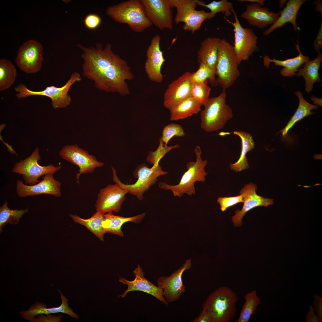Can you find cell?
<instances>
[{
    "label": "cell",
    "mask_w": 322,
    "mask_h": 322,
    "mask_svg": "<svg viewBox=\"0 0 322 322\" xmlns=\"http://www.w3.org/2000/svg\"><path fill=\"white\" fill-rule=\"evenodd\" d=\"M191 266V259L186 260L179 269L168 276H161L157 278V286L163 290V295L169 303L178 300L186 290L182 281L184 272Z\"/></svg>",
    "instance_id": "14"
},
{
    "label": "cell",
    "mask_w": 322,
    "mask_h": 322,
    "mask_svg": "<svg viewBox=\"0 0 322 322\" xmlns=\"http://www.w3.org/2000/svg\"><path fill=\"white\" fill-rule=\"evenodd\" d=\"M185 134L184 130L181 125L172 123L164 127L161 138L165 145L167 146L168 142L173 137H182Z\"/></svg>",
    "instance_id": "40"
},
{
    "label": "cell",
    "mask_w": 322,
    "mask_h": 322,
    "mask_svg": "<svg viewBox=\"0 0 322 322\" xmlns=\"http://www.w3.org/2000/svg\"><path fill=\"white\" fill-rule=\"evenodd\" d=\"M145 215V213L144 212L132 217H125L115 216L112 213H108L104 215V219L102 222V226L105 233H111L123 236L121 228L124 223L131 222L139 223Z\"/></svg>",
    "instance_id": "28"
},
{
    "label": "cell",
    "mask_w": 322,
    "mask_h": 322,
    "mask_svg": "<svg viewBox=\"0 0 322 322\" xmlns=\"http://www.w3.org/2000/svg\"><path fill=\"white\" fill-rule=\"evenodd\" d=\"M295 94L299 99L298 106L287 125L279 132L282 133L284 137L287 135L288 131L296 122L313 114L311 112V110L313 109L316 110L318 107V106L311 104L306 101L303 98V95L300 91H297L295 92Z\"/></svg>",
    "instance_id": "31"
},
{
    "label": "cell",
    "mask_w": 322,
    "mask_h": 322,
    "mask_svg": "<svg viewBox=\"0 0 322 322\" xmlns=\"http://www.w3.org/2000/svg\"><path fill=\"white\" fill-rule=\"evenodd\" d=\"M179 145L176 144L173 146H166L164 144L161 138L159 139V144L157 149L154 151H150L146 160L153 165H157L159 164L160 160L165 155L172 149L179 148Z\"/></svg>",
    "instance_id": "39"
},
{
    "label": "cell",
    "mask_w": 322,
    "mask_h": 322,
    "mask_svg": "<svg viewBox=\"0 0 322 322\" xmlns=\"http://www.w3.org/2000/svg\"><path fill=\"white\" fill-rule=\"evenodd\" d=\"M256 185L252 183L245 185L240 190V194L243 195L244 205L241 210H237L235 214L232 217L233 222L236 227H240L242 224V218L248 211L256 207H267L273 203V200L265 198L257 194Z\"/></svg>",
    "instance_id": "20"
},
{
    "label": "cell",
    "mask_w": 322,
    "mask_h": 322,
    "mask_svg": "<svg viewBox=\"0 0 322 322\" xmlns=\"http://www.w3.org/2000/svg\"><path fill=\"white\" fill-rule=\"evenodd\" d=\"M146 16L152 24L159 29L172 30V8L168 0H141Z\"/></svg>",
    "instance_id": "15"
},
{
    "label": "cell",
    "mask_w": 322,
    "mask_h": 322,
    "mask_svg": "<svg viewBox=\"0 0 322 322\" xmlns=\"http://www.w3.org/2000/svg\"><path fill=\"white\" fill-rule=\"evenodd\" d=\"M235 21L232 22L225 19L233 27L234 34V49L239 65L243 61L248 60L259 48L257 45L258 38L252 29L244 28L241 24L236 13L234 12Z\"/></svg>",
    "instance_id": "11"
},
{
    "label": "cell",
    "mask_w": 322,
    "mask_h": 322,
    "mask_svg": "<svg viewBox=\"0 0 322 322\" xmlns=\"http://www.w3.org/2000/svg\"><path fill=\"white\" fill-rule=\"evenodd\" d=\"M46 316L41 314L39 315L37 317L35 318L32 322H60L61 321L62 315H59L58 316H52L50 314L46 315Z\"/></svg>",
    "instance_id": "43"
},
{
    "label": "cell",
    "mask_w": 322,
    "mask_h": 322,
    "mask_svg": "<svg viewBox=\"0 0 322 322\" xmlns=\"http://www.w3.org/2000/svg\"><path fill=\"white\" fill-rule=\"evenodd\" d=\"M313 47L315 50L318 52H320V50L322 47V22L318 34L314 41Z\"/></svg>",
    "instance_id": "46"
},
{
    "label": "cell",
    "mask_w": 322,
    "mask_h": 322,
    "mask_svg": "<svg viewBox=\"0 0 322 322\" xmlns=\"http://www.w3.org/2000/svg\"><path fill=\"white\" fill-rule=\"evenodd\" d=\"M77 46L82 51L83 75L92 80L96 88L121 96L130 94L126 80H132L134 75L126 61L113 52L110 44L104 47L101 43L95 47Z\"/></svg>",
    "instance_id": "1"
},
{
    "label": "cell",
    "mask_w": 322,
    "mask_h": 322,
    "mask_svg": "<svg viewBox=\"0 0 322 322\" xmlns=\"http://www.w3.org/2000/svg\"><path fill=\"white\" fill-rule=\"evenodd\" d=\"M196 1L197 5L206 7L210 10L209 19L214 17L218 13L222 12L225 16L228 17L235 12L232 4L227 0L213 1L208 4L201 0Z\"/></svg>",
    "instance_id": "36"
},
{
    "label": "cell",
    "mask_w": 322,
    "mask_h": 322,
    "mask_svg": "<svg viewBox=\"0 0 322 322\" xmlns=\"http://www.w3.org/2000/svg\"><path fill=\"white\" fill-rule=\"evenodd\" d=\"M133 273L135 278L132 281L128 280L124 277H120L119 282L127 285V289L123 294L118 297L124 298L130 292L141 291L154 296L167 306L168 305L169 303L163 296L162 289L146 278L144 277L145 273L139 264L133 271Z\"/></svg>",
    "instance_id": "17"
},
{
    "label": "cell",
    "mask_w": 322,
    "mask_h": 322,
    "mask_svg": "<svg viewBox=\"0 0 322 322\" xmlns=\"http://www.w3.org/2000/svg\"><path fill=\"white\" fill-rule=\"evenodd\" d=\"M104 214L96 211L91 217L88 219H82L77 215L70 214L69 216L75 223L85 226L100 241H103L105 233L102 224L104 219Z\"/></svg>",
    "instance_id": "32"
},
{
    "label": "cell",
    "mask_w": 322,
    "mask_h": 322,
    "mask_svg": "<svg viewBox=\"0 0 322 322\" xmlns=\"http://www.w3.org/2000/svg\"><path fill=\"white\" fill-rule=\"evenodd\" d=\"M17 70L14 66L8 60H0V91L9 88L15 82Z\"/></svg>",
    "instance_id": "34"
},
{
    "label": "cell",
    "mask_w": 322,
    "mask_h": 322,
    "mask_svg": "<svg viewBox=\"0 0 322 322\" xmlns=\"http://www.w3.org/2000/svg\"><path fill=\"white\" fill-rule=\"evenodd\" d=\"M306 322H319L318 317L315 313L313 306L310 305L309 311L306 315Z\"/></svg>",
    "instance_id": "47"
},
{
    "label": "cell",
    "mask_w": 322,
    "mask_h": 322,
    "mask_svg": "<svg viewBox=\"0 0 322 322\" xmlns=\"http://www.w3.org/2000/svg\"><path fill=\"white\" fill-rule=\"evenodd\" d=\"M28 209L18 210L10 209L7 206V202L5 201L0 208V231H2V227L7 223L17 224L23 215L28 212Z\"/></svg>",
    "instance_id": "35"
},
{
    "label": "cell",
    "mask_w": 322,
    "mask_h": 322,
    "mask_svg": "<svg viewBox=\"0 0 322 322\" xmlns=\"http://www.w3.org/2000/svg\"><path fill=\"white\" fill-rule=\"evenodd\" d=\"M225 90L217 96L209 98L201 111V128L211 132L223 129L228 121L233 117L231 108L226 103Z\"/></svg>",
    "instance_id": "5"
},
{
    "label": "cell",
    "mask_w": 322,
    "mask_h": 322,
    "mask_svg": "<svg viewBox=\"0 0 322 322\" xmlns=\"http://www.w3.org/2000/svg\"><path fill=\"white\" fill-rule=\"evenodd\" d=\"M257 3H252L247 6L241 17L246 19L250 25L260 29L274 24L278 18L279 12H270L269 8Z\"/></svg>",
    "instance_id": "22"
},
{
    "label": "cell",
    "mask_w": 322,
    "mask_h": 322,
    "mask_svg": "<svg viewBox=\"0 0 322 322\" xmlns=\"http://www.w3.org/2000/svg\"><path fill=\"white\" fill-rule=\"evenodd\" d=\"M208 80L203 82H193L191 96L202 105H204L209 98L211 89L208 85Z\"/></svg>",
    "instance_id": "38"
},
{
    "label": "cell",
    "mask_w": 322,
    "mask_h": 322,
    "mask_svg": "<svg viewBox=\"0 0 322 322\" xmlns=\"http://www.w3.org/2000/svg\"><path fill=\"white\" fill-rule=\"evenodd\" d=\"M315 4H317L316 7V9L317 10L319 11V8H320V9L322 10V4L321 2L318 1H315Z\"/></svg>",
    "instance_id": "50"
},
{
    "label": "cell",
    "mask_w": 322,
    "mask_h": 322,
    "mask_svg": "<svg viewBox=\"0 0 322 322\" xmlns=\"http://www.w3.org/2000/svg\"><path fill=\"white\" fill-rule=\"evenodd\" d=\"M41 158L39 149L37 147L29 157L14 165L12 172L22 174L25 184L32 185L38 183V178L43 175L54 174L61 168V166L52 164L41 165L38 162Z\"/></svg>",
    "instance_id": "10"
},
{
    "label": "cell",
    "mask_w": 322,
    "mask_h": 322,
    "mask_svg": "<svg viewBox=\"0 0 322 322\" xmlns=\"http://www.w3.org/2000/svg\"><path fill=\"white\" fill-rule=\"evenodd\" d=\"M318 53V56L314 59L309 60L304 63L302 68L298 69V72L296 73L298 77H303L306 82L305 91L308 93L312 91L315 83L321 81L318 71L321 66L322 55L320 52Z\"/></svg>",
    "instance_id": "27"
},
{
    "label": "cell",
    "mask_w": 322,
    "mask_h": 322,
    "mask_svg": "<svg viewBox=\"0 0 322 322\" xmlns=\"http://www.w3.org/2000/svg\"><path fill=\"white\" fill-rule=\"evenodd\" d=\"M245 302L236 322H248L251 316L254 314L258 306L261 304L260 299L256 290L247 293L245 296Z\"/></svg>",
    "instance_id": "33"
},
{
    "label": "cell",
    "mask_w": 322,
    "mask_h": 322,
    "mask_svg": "<svg viewBox=\"0 0 322 322\" xmlns=\"http://www.w3.org/2000/svg\"><path fill=\"white\" fill-rule=\"evenodd\" d=\"M43 54L41 44L35 40H29L19 48L15 61L20 69L24 72L35 73L41 68Z\"/></svg>",
    "instance_id": "13"
},
{
    "label": "cell",
    "mask_w": 322,
    "mask_h": 322,
    "mask_svg": "<svg viewBox=\"0 0 322 322\" xmlns=\"http://www.w3.org/2000/svg\"><path fill=\"white\" fill-rule=\"evenodd\" d=\"M106 13L115 21L127 24L136 32H142L152 25L146 16L141 0H128L109 6Z\"/></svg>",
    "instance_id": "2"
},
{
    "label": "cell",
    "mask_w": 322,
    "mask_h": 322,
    "mask_svg": "<svg viewBox=\"0 0 322 322\" xmlns=\"http://www.w3.org/2000/svg\"><path fill=\"white\" fill-rule=\"evenodd\" d=\"M170 6L176 8L174 18L176 24L184 23L183 28L193 34L200 30L203 22L209 19L210 13L204 10H197L196 0H168Z\"/></svg>",
    "instance_id": "9"
},
{
    "label": "cell",
    "mask_w": 322,
    "mask_h": 322,
    "mask_svg": "<svg viewBox=\"0 0 322 322\" xmlns=\"http://www.w3.org/2000/svg\"><path fill=\"white\" fill-rule=\"evenodd\" d=\"M160 39L158 34L156 35L152 39L147 50V59L144 66L145 71L148 79L157 83H162L163 80L161 68L165 61L160 49Z\"/></svg>",
    "instance_id": "21"
},
{
    "label": "cell",
    "mask_w": 322,
    "mask_h": 322,
    "mask_svg": "<svg viewBox=\"0 0 322 322\" xmlns=\"http://www.w3.org/2000/svg\"><path fill=\"white\" fill-rule=\"evenodd\" d=\"M221 40L218 37H207L201 43L197 53L199 65L201 64L207 65L216 75L218 47Z\"/></svg>",
    "instance_id": "24"
},
{
    "label": "cell",
    "mask_w": 322,
    "mask_h": 322,
    "mask_svg": "<svg viewBox=\"0 0 322 322\" xmlns=\"http://www.w3.org/2000/svg\"><path fill=\"white\" fill-rule=\"evenodd\" d=\"M83 21L87 28L92 30L96 29L99 26L101 23V19L98 15L91 13L87 15Z\"/></svg>",
    "instance_id": "42"
},
{
    "label": "cell",
    "mask_w": 322,
    "mask_h": 322,
    "mask_svg": "<svg viewBox=\"0 0 322 322\" xmlns=\"http://www.w3.org/2000/svg\"><path fill=\"white\" fill-rule=\"evenodd\" d=\"M314 298L313 306L314 311L317 315L319 322H322V298L317 295L314 294Z\"/></svg>",
    "instance_id": "44"
},
{
    "label": "cell",
    "mask_w": 322,
    "mask_h": 322,
    "mask_svg": "<svg viewBox=\"0 0 322 322\" xmlns=\"http://www.w3.org/2000/svg\"><path fill=\"white\" fill-rule=\"evenodd\" d=\"M297 44H295L296 48L299 52V54L297 56L294 58L281 61L275 58L272 59L268 56L266 55L263 57L264 66L267 68H269L270 63L273 62L275 65L284 67L280 71L281 74L283 76L291 77L296 75V72L301 66L309 60L310 59L309 57L302 54L300 51L298 40L297 41Z\"/></svg>",
    "instance_id": "26"
},
{
    "label": "cell",
    "mask_w": 322,
    "mask_h": 322,
    "mask_svg": "<svg viewBox=\"0 0 322 322\" xmlns=\"http://www.w3.org/2000/svg\"><path fill=\"white\" fill-rule=\"evenodd\" d=\"M220 205V209L222 211H225L228 208L236 204L244 202V198L242 195L231 197H219L217 200Z\"/></svg>",
    "instance_id": "41"
},
{
    "label": "cell",
    "mask_w": 322,
    "mask_h": 322,
    "mask_svg": "<svg viewBox=\"0 0 322 322\" xmlns=\"http://www.w3.org/2000/svg\"><path fill=\"white\" fill-rule=\"evenodd\" d=\"M81 77L80 74L75 72L71 75L65 84L61 87L53 86H47L42 91H33L28 89L24 84L21 83L14 88L17 93L16 96L18 98H24L33 95H41L49 97L51 105L54 109L64 108L69 105L71 97L68 94L72 86L75 83L80 81Z\"/></svg>",
    "instance_id": "8"
},
{
    "label": "cell",
    "mask_w": 322,
    "mask_h": 322,
    "mask_svg": "<svg viewBox=\"0 0 322 322\" xmlns=\"http://www.w3.org/2000/svg\"><path fill=\"white\" fill-rule=\"evenodd\" d=\"M311 100L313 101V103L319 106H322V98H319L313 95L311 97Z\"/></svg>",
    "instance_id": "48"
},
{
    "label": "cell",
    "mask_w": 322,
    "mask_h": 322,
    "mask_svg": "<svg viewBox=\"0 0 322 322\" xmlns=\"http://www.w3.org/2000/svg\"><path fill=\"white\" fill-rule=\"evenodd\" d=\"M192 82H201L208 80L212 86L218 85L215 75L212 70L204 64H199L198 69L195 72L191 73Z\"/></svg>",
    "instance_id": "37"
},
{
    "label": "cell",
    "mask_w": 322,
    "mask_h": 322,
    "mask_svg": "<svg viewBox=\"0 0 322 322\" xmlns=\"http://www.w3.org/2000/svg\"><path fill=\"white\" fill-rule=\"evenodd\" d=\"M234 134L240 138L242 144V149L238 161L230 165V168L236 172H240L249 168V163L246 157L247 153L253 149L255 143L251 134L244 131H234Z\"/></svg>",
    "instance_id": "29"
},
{
    "label": "cell",
    "mask_w": 322,
    "mask_h": 322,
    "mask_svg": "<svg viewBox=\"0 0 322 322\" xmlns=\"http://www.w3.org/2000/svg\"><path fill=\"white\" fill-rule=\"evenodd\" d=\"M53 174H49L45 175L41 181L32 185L25 184L21 180H17L16 185L17 194L21 197L41 194L60 197L61 196V184L59 181L55 179Z\"/></svg>",
    "instance_id": "18"
},
{
    "label": "cell",
    "mask_w": 322,
    "mask_h": 322,
    "mask_svg": "<svg viewBox=\"0 0 322 322\" xmlns=\"http://www.w3.org/2000/svg\"><path fill=\"white\" fill-rule=\"evenodd\" d=\"M202 105L193 97L191 96L171 107V120L183 119L197 114L201 110Z\"/></svg>",
    "instance_id": "30"
},
{
    "label": "cell",
    "mask_w": 322,
    "mask_h": 322,
    "mask_svg": "<svg viewBox=\"0 0 322 322\" xmlns=\"http://www.w3.org/2000/svg\"><path fill=\"white\" fill-rule=\"evenodd\" d=\"M128 193L116 183L108 184L99 191L95 205L96 211L104 214L112 212L117 213Z\"/></svg>",
    "instance_id": "16"
},
{
    "label": "cell",
    "mask_w": 322,
    "mask_h": 322,
    "mask_svg": "<svg viewBox=\"0 0 322 322\" xmlns=\"http://www.w3.org/2000/svg\"><path fill=\"white\" fill-rule=\"evenodd\" d=\"M238 65L233 46L225 39H221L218 47L216 75L217 83L223 89L232 86L239 77Z\"/></svg>",
    "instance_id": "7"
},
{
    "label": "cell",
    "mask_w": 322,
    "mask_h": 322,
    "mask_svg": "<svg viewBox=\"0 0 322 322\" xmlns=\"http://www.w3.org/2000/svg\"><path fill=\"white\" fill-rule=\"evenodd\" d=\"M192 322H212L209 312L206 309L202 308L198 316L194 318Z\"/></svg>",
    "instance_id": "45"
},
{
    "label": "cell",
    "mask_w": 322,
    "mask_h": 322,
    "mask_svg": "<svg viewBox=\"0 0 322 322\" xmlns=\"http://www.w3.org/2000/svg\"><path fill=\"white\" fill-rule=\"evenodd\" d=\"M238 298L235 293L226 286L220 287L212 292L202 305L210 313L212 322H229L235 316Z\"/></svg>",
    "instance_id": "3"
},
{
    "label": "cell",
    "mask_w": 322,
    "mask_h": 322,
    "mask_svg": "<svg viewBox=\"0 0 322 322\" xmlns=\"http://www.w3.org/2000/svg\"><path fill=\"white\" fill-rule=\"evenodd\" d=\"M305 0H290L286 3V7L279 12L280 15L276 21L263 32L265 35L270 34L275 29L282 27L286 23L290 22L293 25L294 30L297 32L298 27L296 22L298 12Z\"/></svg>",
    "instance_id": "25"
},
{
    "label": "cell",
    "mask_w": 322,
    "mask_h": 322,
    "mask_svg": "<svg viewBox=\"0 0 322 322\" xmlns=\"http://www.w3.org/2000/svg\"><path fill=\"white\" fill-rule=\"evenodd\" d=\"M59 155L63 159L79 167L78 172L76 175L78 183L81 174L92 173L96 168L104 165L98 161L96 157L89 154L88 151L77 144L64 146L60 151Z\"/></svg>",
    "instance_id": "12"
},
{
    "label": "cell",
    "mask_w": 322,
    "mask_h": 322,
    "mask_svg": "<svg viewBox=\"0 0 322 322\" xmlns=\"http://www.w3.org/2000/svg\"><path fill=\"white\" fill-rule=\"evenodd\" d=\"M58 291L60 294L61 300V303L59 306L47 308L44 303L37 301L32 305L28 310L21 311L19 313L24 319L31 322L36 316L40 314L46 315L59 312L67 314L74 318H79L78 315L69 306L68 299L59 290Z\"/></svg>",
    "instance_id": "23"
},
{
    "label": "cell",
    "mask_w": 322,
    "mask_h": 322,
    "mask_svg": "<svg viewBox=\"0 0 322 322\" xmlns=\"http://www.w3.org/2000/svg\"><path fill=\"white\" fill-rule=\"evenodd\" d=\"M112 169L113 182L140 200L143 199L144 193L155 184L159 177L168 173L162 170L159 164L153 165L149 168L146 164L143 163L139 165L133 172L134 177L137 179L136 182L128 184L122 183L118 177L115 169L112 167Z\"/></svg>",
    "instance_id": "6"
},
{
    "label": "cell",
    "mask_w": 322,
    "mask_h": 322,
    "mask_svg": "<svg viewBox=\"0 0 322 322\" xmlns=\"http://www.w3.org/2000/svg\"><path fill=\"white\" fill-rule=\"evenodd\" d=\"M239 1H248L252 3H257L262 6L264 5L265 0H239Z\"/></svg>",
    "instance_id": "49"
},
{
    "label": "cell",
    "mask_w": 322,
    "mask_h": 322,
    "mask_svg": "<svg viewBox=\"0 0 322 322\" xmlns=\"http://www.w3.org/2000/svg\"><path fill=\"white\" fill-rule=\"evenodd\" d=\"M279 6L281 7L283 6L286 0H279Z\"/></svg>",
    "instance_id": "51"
},
{
    "label": "cell",
    "mask_w": 322,
    "mask_h": 322,
    "mask_svg": "<svg viewBox=\"0 0 322 322\" xmlns=\"http://www.w3.org/2000/svg\"><path fill=\"white\" fill-rule=\"evenodd\" d=\"M196 159L195 162L190 161L186 164L187 171L183 174L179 183L170 185L165 182L159 183L160 188L171 190L174 196L181 197L185 193L191 196L195 193L194 184L197 181L204 182L207 173L205 168L208 163L207 160L201 158L200 147L196 146L194 149Z\"/></svg>",
    "instance_id": "4"
},
{
    "label": "cell",
    "mask_w": 322,
    "mask_h": 322,
    "mask_svg": "<svg viewBox=\"0 0 322 322\" xmlns=\"http://www.w3.org/2000/svg\"><path fill=\"white\" fill-rule=\"evenodd\" d=\"M191 73L186 72L171 83L164 94L163 105L168 109L191 96Z\"/></svg>",
    "instance_id": "19"
}]
</instances>
